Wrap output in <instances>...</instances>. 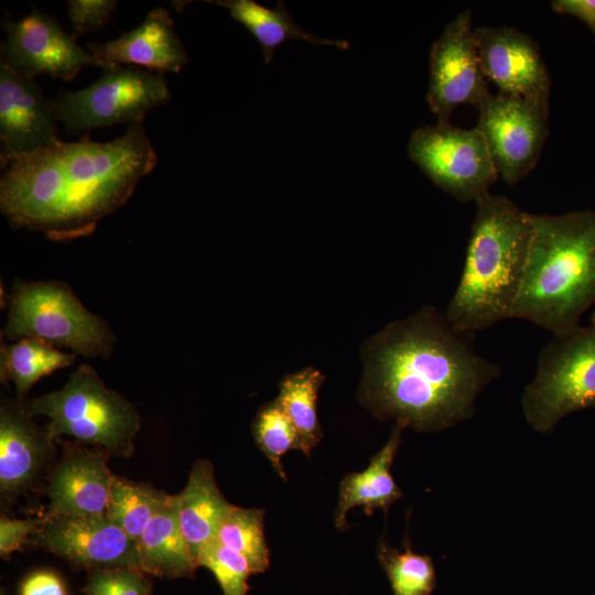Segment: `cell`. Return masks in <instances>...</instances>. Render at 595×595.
I'll return each mask as SVG.
<instances>
[{
    "label": "cell",
    "mask_w": 595,
    "mask_h": 595,
    "mask_svg": "<svg viewBox=\"0 0 595 595\" xmlns=\"http://www.w3.org/2000/svg\"><path fill=\"white\" fill-rule=\"evenodd\" d=\"M533 235L532 214L505 196L476 201L462 273L444 313L454 328L472 334L511 318Z\"/></svg>",
    "instance_id": "3957f363"
},
{
    "label": "cell",
    "mask_w": 595,
    "mask_h": 595,
    "mask_svg": "<svg viewBox=\"0 0 595 595\" xmlns=\"http://www.w3.org/2000/svg\"><path fill=\"white\" fill-rule=\"evenodd\" d=\"M9 340L33 337L86 358H106L116 338L109 325L89 312L65 282L15 280L7 295Z\"/></svg>",
    "instance_id": "8992f818"
},
{
    "label": "cell",
    "mask_w": 595,
    "mask_h": 595,
    "mask_svg": "<svg viewBox=\"0 0 595 595\" xmlns=\"http://www.w3.org/2000/svg\"><path fill=\"white\" fill-rule=\"evenodd\" d=\"M216 539L242 555L252 574L263 573L269 569L270 550L264 536L263 509L232 505L218 529Z\"/></svg>",
    "instance_id": "484cf974"
},
{
    "label": "cell",
    "mask_w": 595,
    "mask_h": 595,
    "mask_svg": "<svg viewBox=\"0 0 595 595\" xmlns=\"http://www.w3.org/2000/svg\"><path fill=\"white\" fill-rule=\"evenodd\" d=\"M76 354L64 353L54 345L33 337H22L12 344H2L0 378L14 385L17 399L24 400L28 391L41 378L71 366Z\"/></svg>",
    "instance_id": "603a6c76"
},
{
    "label": "cell",
    "mask_w": 595,
    "mask_h": 595,
    "mask_svg": "<svg viewBox=\"0 0 595 595\" xmlns=\"http://www.w3.org/2000/svg\"><path fill=\"white\" fill-rule=\"evenodd\" d=\"M55 441L62 445V455L42 485L50 500L47 513L106 515L116 476L108 467L112 455L75 440Z\"/></svg>",
    "instance_id": "9a60e30c"
},
{
    "label": "cell",
    "mask_w": 595,
    "mask_h": 595,
    "mask_svg": "<svg viewBox=\"0 0 595 595\" xmlns=\"http://www.w3.org/2000/svg\"><path fill=\"white\" fill-rule=\"evenodd\" d=\"M32 543L71 565L88 572L137 566V542L109 521L106 515L45 513Z\"/></svg>",
    "instance_id": "7c38bea8"
},
{
    "label": "cell",
    "mask_w": 595,
    "mask_h": 595,
    "mask_svg": "<svg viewBox=\"0 0 595 595\" xmlns=\"http://www.w3.org/2000/svg\"><path fill=\"white\" fill-rule=\"evenodd\" d=\"M56 111L34 78L0 65L1 163L57 141Z\"/></svg>",
    "instance_id": "2e32d148"
},
{
    "label": "cell",
    "mask_w": 595,
    "mask_h": 595,
    "mask_svg": "<svg viewBox=\"0 0 595 595\" xmlns=\"http://www.w3.org/2000/svg\"><path fill=\"white\" fill-rule=\"evenodd\" d=\"M156 162L143 120L112 141L60 140L1 163L0 209L13 228L82 238L128 202Z\"/></svg>",
    "instance_id": "7a4b0ae2"
},
{
    "label": "cell",
    "mask_w": 595,
    "mask_h": 595,
    "mask_svg": "<svg viewBox=\"0 0 595 595\" xmlns=\"http://www.w3.org/2000/svg\"><path fill=\"white\" fill-rule=\"evenodd\" d=\"M85 595H150L145 573L137 566H120L88 572Z\"/></svg>",
    "instance_id": "f546056e"
},
{
    "label": "cell",
    "mask_w": 595,
    "mask_h": 595,
    "mask_svg": "<svg viewBox=\"0 0 595 595\" xmlns=\"http://www.w3.org/2000/svg\"><path fill=\"white\" fill-rule=\"evenodd\" d=\"M40 523V519H11L6 513L0 518V555L9 559L10 555L20 550L34 534Z\"/></svg>",
    "instance_id": "1f68e13d"
},
{
    "label": "cell",
    "mask_w": 595,
    "mask_h": 595,
    "mask_svg": "<svg viewBox=\"0 0 595 595\" xmlns=\"http://www.w3.org/2000/svg\"><path fill=\"white\" fill-rule=\"evenodd\" d=\"M521 405L540 433H549L570 413L595 408V312L587 326L553 335L542 347Z\"/></svg>",
    "instance_id": "52a82bcc"
},
{
    "label": "cell",
    "mask_w": 595,
    "mask_h": 595,
    "mask_svg": "<svg viewBox=\"0 0 595 595\" xmlns=\"http://www.w3.org/2000/svg\"><path fill=\"white\" fill-rule=\"evenodd\" d=\"M484 74L499 93L549 99L550 76L537 44L510 26L474 29Z\"/></svg>",
    "instance_id": "e0dca14e"
},
{
    "label": "cell",
    "mask_w": 595,
    "mask_h": 595,
    "mask_svg": "<svg viewBox=\"0 0 595 595\" xmlns=\"http://www.w3.org/2000/svg\"><path fill=\"white\" fill-rule=\"evenodd\" d=\"M534 235L511 318L553 335L580 325L595 303V210L533 215Z\"/></svg>",
    "instance_id": "277c9868"
},
{
    "label": "cell",
    "mask_w": 595,
    "mask_h": 595,
    "mask_svg": "<svg viewBox=\"0 0 595 595\" xmlns=\"http://www.w3.org/2000/svg\"><path fill=\"white\" fill-rule=\"evenodd\" d=\"M99 61L130 65L154 73H178L188 62L167 10L155 8L136 29L108 42L87 43Z\"/></svg>",
    "instance_id": "ac0fdd59"
},
{
    "label": "cell",
    "mask_w": 595,
    "mask_h": 595,
    "mask_svg": "<svg viewBox=\"0 0 595 595\" xmlns=\"http://www.w3.org/2000/svg\"><path fill=\"white\" fill-rule=\"evenodd\" d=\"M404 429L403 424L396 423L387 443L371 457L368 466L361 472L346 475L340 482L334 516L338 530L346 527L347 512L354 507L360 506L366 515L371 516L376 509L387 512L389 507L402 497V491L392 477L391 465Z\"/></svg>",
    "instance_id": "ffe728a7"
},
{
    "label": "cell",
    "mask_w": 595,
    "mask_h": 595,
    "mask_svg": "<svg viewBox=\"0 0 595 595\" xmlns=\"http://www.w3.org/2000/svg\"><path fill=\"white\" fill-rule=\"evenodd\" d=\"M472 339L430 305L390 323L361 348L360 401L376 418L418 432L469 419L478 394L500 375Z\"/></svg>",
    "instance_id": "6da1fadb"
},
{
    "label": "cell",
    "mask_w": 595,
    "mask_h": 595,
    "mask_svg": "<svg viewBox=\"0 0 595 595\" xmlns=\"http://www.w3.org/2000/svg\"><path fill=\"white\" fill-rule=\"evenodd\" d=\"M20 595H67L63 581L51 571H39L22 583Z\"/></svg>",
    "instance_id": "d6a6232c"
},
{
    "label": "cell",
    "mask_w": 595,
    "mask_h": 595,
    "mask_svg": "<svg viewBox=\"0 0 595 595\" xmlns=\"http://www.w3.org/2000/svg\"><path fill=\"white\" fill-rule=\"evenodd\" d=\"M324 380V375L317 369L304 368L282 379L275 398L296 430L301 451L307 457L323 437L316 403L318 390Z\"/></svg>",
    "instance_id": "cb8c5ba5"
},
{
    "label": "cell",
    "mask_w": 595,
    "mask_h": 595,
    "mask_svg": "<svg viewBox=\"0 0 595 595\" xmlns=\"http://www.w3.org/2000/svg\"><path fill=\"white\" fill-rule=\"evenodd\" d=\"M549 99L489 94L477 108L482 133L498 173L508 184L537 164L548 137Z\"/></svg>",
    "instance_id": "30bf717a"
},
{
    "label": "cell",
    "mask_w": 595,
    "mask_h": 595,
    "mask_svg": "<svg viewBox=\"0 0 595 595\" xmlns=\"http://www.w3.org/2000/svg\"><path fill=\"white\" fill-rule=\"evenodd\" d=\"M22 402L32 416L48 419L45 426L53 440L67 435L123 458L134 452L138 410L88 365H80L63 388Z\"/></svg>",
    "instance_id": "5b68a950"
},
{
    "label": "cell",
    "mask_w": 595,
    "mask_h": 595,
    "mask_svg": "<svg viewBox=\"0 0 595 595\" xmlns=\"http://www.w3.org/2000/svg\"><path fill=\"white\" fill-rule=\"evenodd\" d=\"M197 564L214 574L223 595H247L248 576L252 574L247 560L217 539L202 550Z\"/></svg>",
    "instance_id": "f1b7e54d"
},
{
    "label": "cell",
    "mask_w": 595,
    "mask_h": 595,
    "mask_svg": "<svg viewBox=\"0 0 595 595\" xmlns=\"http://www.w3.org/2000/svg\"><path fill=\"white\" fill-rule=\"evenodd\" d=\"M172 501L181 530L197 563L199 553L216 539L232 506L219 490L213 464L208 459L194 463L185 488L172 495Z\"/></svg>",
    "instance_id": "d6986e66"
},
{
    "label": "cell",
    "mask_w": 595,
    "mask_h": 595,
    "mask_svg": "<svg viewBox=\"0 0 595 595\" xmlns=\"http://www.w3.org/2000/svg\"><path fill=\"white\" fill-rule=\"evenodd\" d=\"M408 153L440 188L462 202H476L488 193L498 173L482 133L436 123L416 129Z\"/></svg>",
    "instance_id": "9c48e42d"
},
{
    "label": "cell",
    "mask_w": 595,
    "mask_h": 595,
    "mask_svg": "<svg viewBox=\"0 0 595 595\" xmlns=\"http://www.w3.org/2000/svg\"><path fill=\"white\" fill-rule=\"evenodd\" d=\"M170 496L149 483L116 475L109 491L106 516L137 542L149 522L166 507Z\"/></svg>",
    "instance_id": "d4e9b609"
},
{
    "label": "cell",
    "mask_w": 595,
    "mask_h": 595,
    "mask_svg": "<svg viewBox=\"0 0 595 595\" xmlns=\"http://www.w3.org/2000/svg\"><path fill=\"white\" fill-rule=\"evenodd\" d=\"M210 2L226 8L230 17L251 33L262 48L264 64H269L278 46L289 40H301L316 45H333L340 50L349 47L346 41L322 39L300 28L285 10L282 1H278L274 9L263 7L253 0Z\"/></svg>",
    "instance_id": "7402d4cb"
},
{
    "label": "cell",
    "mask_w": 595,
    "mask_h": 595,
    "mask_svg": "<svg viewBox=\"0 0 595 595\" xmlns=\"http://www.w3.org/2000/svg\"><path fill=\"white\" fill-rule=\"evenodd\" d=\"M140 569L166 578L193 577L198 567L181 530L170 496L166 507L145 527L137 541Z\"/></svg>",
    "instance_id": "44dd1931"
},
{
    "label": "cell",
    "mask_w": 595,
    "mask_h": 595,
    "mask_svg": "<svg viewBox=\"0 0 595 595\" xmlns=\"http://www.w3.org/2000/svg\"><path fill=\"white\" fill-rule=\"evenodd\" d=\"M377 556L393 595H431L435 589L436 572L432 558L412 551L408 538L403 550L393 549L380 539Z\"/></svg>",
    "instance_id": "4316f807"
},
{
    "label": "cell",
    "mask_w": 595,
    "mask_h": 595,
    "mask_svg": "<svg viewBox=\"0 0 595 595\" xmlns=\"http://www.w3.org/2000/svg\"><path fill=\"white\" fill-rule=\"evenodd\" d=\"M252 435L277 474L286 482L282 457L291 450H301L296 430L275 400L263 404L252 422Z\"/></svg>",
    "instance_id": "83f0119b"
},
{
    "label": "cell",
    "mask_w": 595,
    "mask_h": 595,
    "mask_svg": "<svg viewBox=\"0 0 595 595\" xmlns=\"http://www.w3.org/2000/svg\"><path fill=\"white\" fill-rule=\"evenodd\" d=\"M552 8L583 21L595 36V0H555L552 1Z\"/></svg>",
    "instance_id": "836d02e7"
},
{
    "label": "cell",
    "mask_w": 595,
    "mask_h": 595,
    "mask_svg": "<svg viewBox=\"0 0 595 595\" xmlns=\"http://www.w3.org/2000/svg\"><path fill=\"white\" fill-rule=\"evenodd\" d=\"M170 98L163 74L112 64L88 87L63 91L53 101L57 120L69 132L142 121Z\"/></svg>",
    "instance_id": "ba28073f"
},
{
    "label": "cell",
    "mask_w": 595,
    "mask_h": 595,
    "mask_svg": "<svg viewBox=\"0 0 595 595\" xmlns=\"http://www.w3.org/2000/svg\"><path fill=\"white\" fill-rule=\"evenodd\" d=\"M116 8V0H68L67 15L72 23V36L76 40L102 29Z\"/></svg>",
    "instance_id": "4dcf8cb0"
},
{
    "label": "cell",
    "mask_w": 595,
    "mask_h": 595,
    "mask_svg": "<svg viewBox=\"0 0 595 595\" xmlns=\"http://www.w3.org/2000/svg\"><path fill=\"white\" fill-rule=\"evenodd\" d=\"M46 426H39L20 400H3L0 407L1 504H12L22 494L43 485L55 464L56 450Z\"/></svg>",
    "instance_id": "5bb4252c"
},
{
    "label": "cell",
    "mask_w": 595,
    "mask_h": 595,
    "mask_svg": "<svg viewBox=\"0 0 595 595\" xmlns=\"http://www.w3.org/2000/svg\"><path fill=\"white\" fill-rule=\"evenodd\" d=\"M3 26L8 39L1 45V64L20 75L71 80L84 66L112 65L83 50L53 17L36 10L19 21H4Z\"/></svg>",
    "instance_id": "4fadbf2b"
},
{
    "label": "cell",
    "mask_w": 595,
    "mask_h": 595,
    "mask_svg": "<svg viewBox=\"0 0 595 595\" xmlns=\"http://www.w3.org/2000/svg\"><path fill=\"white\" fill-rule=\"evenodd\" d=\"M469 10L459 12L434 42L430 55L428 104L437 123H450L459 105L477 108L489 95Z\"/></svg>",
    "instance_id": "8fae6325"
}]
</instances>
